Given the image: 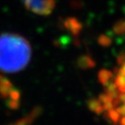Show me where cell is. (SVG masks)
Here are the masks:
<instances>
[{
	"label": "cell",
	"instance_id": "cell-1",
	"mask_svg": "<svg viewBox=\"0 0 125 125\" xmlns=\"http://www.w3.org/2000/svg\"><path fill=\"white\" fill-rule=\"evenodd\" d=\"M31 57V45L24 37L10 32L0 35V71L21 72L29 64Z\"/></svg>",
	"mask_w": 125,
	"mask_h": 125
},
{
	"label": "cell",
	"instance_id": "cell-2",
	"mask_svg": "<svg viewBox=\"0 0 125 125\" xmlns=\"http://www.w3.org/2000/svg\"><path fill=\"white\" fill-rule=\"evenodd\" d=\"M25 8L31 12L40 15L47 16L52 13L55 8V0H21Z\"/></svg>",
	"mask_w": 125,
	"mask_h": 125
}]
</instances>
